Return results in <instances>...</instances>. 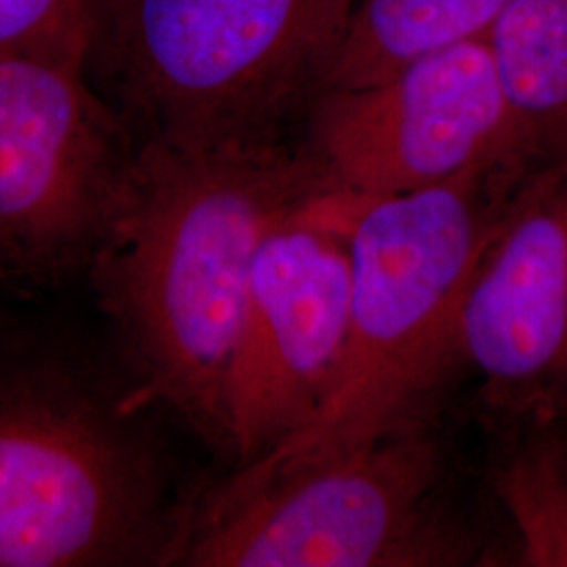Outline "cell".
Wrapping results in <instances>:
<instances>
[{"mask_svg":"<svg viewBox=\"0 0 567 567\" xmlns=\"http://www.w3.org/2000/svg\"><path fill=\"white\" fill-rule=\"evenodd\" d=\"M330 192L278 142H140L84 278L135 398L229 458L227 385L252 269L276 225Z\"/></svg>","mask_w":567,"mask_h":567,"instance_id":"obj_1","label":"cell"},{"mask_svg":"<svg viewBox=\"0 0 567 567\" xmlns=\"http://www.w3.org/2000/svg\"><path fill=\"white\" fill-rule=\"evenodd\" d=\"M152 412L114 353L0 316V567H161L182 492Z\"/></svg>","mask_w":567,"mask_h":567,"instance_id":"obj_2","label":"cell"},{"mask_svg":"<svg viewBox=\"0 0 567 567\" xmlns=\"http://www.w3.org/2000/svg\"><path fill=\"white\" fill-rule=\"evenodd\" d=\"M507 566L425 421L353 446L261 454L179 494L161 567Z\"/></svg>","mask_w":567,"mask_h":567,"instance_id":"obj_3","label":"cell"},{"mask_svg":"<svg viewBox=\"0 0 567 567\" xmlns=\"http://www.w3.org/2000/svg\"><path fill=\"white\" fill-rule=\"evenodd\" d=\"M517 182L471 171L419 192L351 196V295L339 374L316 416L265 454L353 446L425 421L458 360L471 276Z\"/></svg>","mask_w":567,"mask_h":567,"instance_id":"obj_4","label":"cell"},{"mask_svg":"<svg viewBox=\"0 0 567 567\" xmlns=\"http://www.w3.org/2000/svg\"><path fill=\"white\" fill-rule=\"evenodd\" d=\"M358 0H102L107 102L135 142H278ZM91 53V55H93Z\"/></svg>","mask_w":567,"mask_h":567,"instance_id":"obj_5","label":"cell"},{"mask_svg":"<svg viewBox=\"0 0 567 567\" xmlns=\"http://www.w3.org/2000/svg\"><path fill=\"white\" fill-rule=\"evenodd\" d=\"M135 147L91 53L0 51V282L84 276Z\"/></svg>","mask_w":567,"mask_h":567,"instance_id":"obj_6","label":"cell"},{"mask_svg":"<svg viewBox=\"0 0 567 567\" xmlns=\"http://www.w3.org/2000/svg\"><path fill=\"white\" fill-rule=\"evenodd\" d=\"M305 152L330 192L358 198L419 192L471 171L527 173L486 39L429 53L379 81L318 91Z\"/></svg>","mask_w":567,"mask_h":567,"instance_id":"obj_7","label":"cell"},{"mask_svg":"<svg viewBox=\"0 0 567 567\" xmlns=\"http://www.w3.org/2000/svg\"><path fill=\"white\" fill-rule=\"evenodd\" d=\"M351 196L326 192L259 250L227 385L229 463L257 458L324 404L347 341Z\"/></svg>","mask_w":567,"mask_h":567,"instance_id":"obj_8","label":"cell"},{"mask_svg":"<svg viewBox=\"0 0 567 567\" xmlns=\"http://www.w3.org/2000/svg\"><path fill=\"white\" fill-rule=\"evenodd\" d=\"M458 360L496 433L567 423V161L508 192L466 288Z\"/></svg>","mask_w":567,"mask_h":567,"instance_id":"obj_9","label":"cell"},{"mask_svg":"<svg viewBox=\"0 0 567 567\" xmlns=\"http://www.w3.org/2000/svg\"><path fill=\"white\" fill-rule=\"evenodd\" d=\"M487 44L527 171L567 161V0H511Z\"/></svg>","mask_w":567,"mask_h":567,"instance_id":"obj_10","label":"cell"},{"mask_svg":"<svg viewBox=\"0 0 567 567\" xmlns=\"http://www.w3.org/2000/svg\"><path fill=\"white\" fill-rule=\"evenodd\" d=\"M508 2L358 0L318 91L379 81L429 53L486 39Z\"/></svg>","mask_w":567,"mask_h":567,"instance_id":"obj_11","label":"cell"},{"mask_svg":"<svg viewBox=\"0 0 567 567\" xmlns=\"http://www.w3.org/2000/svg\"><path fill=\"white\" fill-rule=\"evenodd\" d=\"M489 489L507 566L567 567V426L498 433Z\"/></svg>","mask_w":567,"mask_h":567,"instance_id":"obj_12","label":"cell"},{"mask_svg":"<svg viewBox=\"0 0 567 567\" xmlns=\"http://www.w3.org/2000/svg\"><path fill=\"white\" fill-rule=\"evenodd\" d=\"M100 7L102 0H0V51L93 53Z\"/></svg>","mask_w":567,"mask_h":567,"instance_id":"obj_13","label":"cell"},{"mask_svg":"<svg viewBox=\"0 0 567 567\" xmlns=\"http://www.w3.org/2000/svg\"><path fill=\"white\" fill-rule=\"evenodd\" d=\"M566 426H567V423H566Z\"/></svg>","mask_w":567,"mask_h":567,"instance_id":"obj_14","label":"cell"}]
</instances>
